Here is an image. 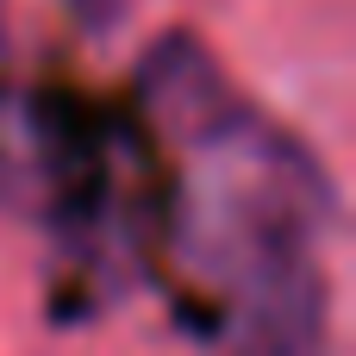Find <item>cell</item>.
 Instances as JSON below:
<instances>
[{"mask_svg":"<svg viewBox=\"0 0 356 356\" xmlns=\"http://www.w3.org/2000/svg\"><path fill=\"white\" fill-rule=\"evenodd\" d=\"M219 356H332L319 250L257 263L219 288Z\"/></svg>","mask_w":356,"mask_h":356,"instance_id":"cell-1","label":"cell"},{"mask_svg":"<svg viewBox=\"0 0 356 356\" xmlns=\"http://www.w3.org/2000/svg\"><path fill=\"white\" fill-rule=\"evenodd\" d=\"M0 50H6V38H0Z\"/></svg>","mask_w":356,"mask_h":356,"instance_id":"cell-2","label":"cell"}]
</instances>
